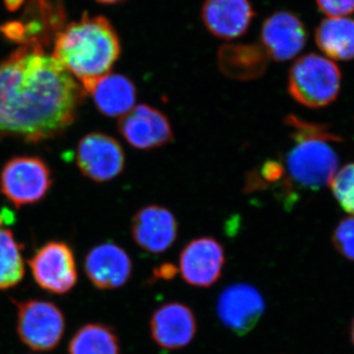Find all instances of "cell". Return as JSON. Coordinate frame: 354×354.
Instances as JSON below:
<instances>
[{
    "mask_svg": "<svg viewBox=\"0 0 354 354\" xmlns=\"http://www.w3.org/2000/svg\"><path fill=\"white\" fill-rule=\"evenodd\" d=\"M329 185L342 208L354 216V162L335 172Z\"/></svg>",
    "mask_w": 354,
    "mask_h": 354,
    "instance_id": "cell-22",
    "label": "cell"
},
{
    "mask_svg": "<svg viewBox=\"0 0 354 354\" xmlns=\"http://www.w3.org/2000/svg\"><path fill=\"white\" fill-rule=\"evenodd\" d=\"M51 183L50 169L37 157L11 158L0 174V191L17 208L43 200Z\"/></svg>",
    "mask_w": 354,
    "mask_h": 354,
    "instance_id": "cell-6",
    "label": "cell"
},
{
    "mask_svg": "<svg viewBox=\"0 0 354 354\" xmlns=\"http://www.w3.org/2000/svg\"><path fill=\"white\" fill-rule=\"evenodd\" d=\"M14 304L17 307L16 330L23 344L41 353L59 346L66 329V319L57 304L36 298Z\"/></svg>",
    "mask_w": 354,
    "mask_h": 354,
    "instance_id": "cell-5",
    "label": "cell"
},
{
    "mask_svg": "<svg viewBox=\"0 0 354 354\" xmlns=\"http://www.w3.org/2000/svg\"><path fill=\"white\" fill-rule=\"evenodd\" d=\"M342 72L329 58L309 53L298 58L288 73V90L295 101L310 109L329 106L339 95Z\"/></svg>",
    "mask_w": 354,
    "mask_h": 354,
    "instance_id": "cell-4",
    "label": "cell"
},
{
    "mask_svg": "<svg viewBox=\"0 0 354 354\" xmlns=\"http://www.w3.org/2000/svg\"><path fill=\"white\" fill-rule=\"evenodd\" d=\"M307 30L301 19L290 11H278L265 20L261 31V46L268 57L278 62L299 55L306 44Z\"/></svg>",
    "mask_w": 354,
    "mask_h": 354,
    "instance_id": "cell-13",
    "label": "cell"
},
{
    "mask_svg": "<svg viewBox=\"0 0 354 354\" xmlns=\"http://www.w3.org/2000/svg\"><path fill=\"white\" fill-rule=\"evenodd\" d=\"M269 58L261 44H225L218 50V65L228 78L250 81L265 73Z\"/></svg>",
    "mask_w": 354,
    "mask_h": 354,
    "instance_id": "cell-17",
    "label": "cell"
},
{
    "mask_svg": "<svg viewBox=\"0 0 354 354\" xmlns=\"http://www.w3.org/2000/svg\"><path fill=\"white\" fill-rule=\"evenodd\" d=\"M85 93L39 44H23L0 64V135L53 138L75 120Z\"/></svg>",
    "mask_w": 354,
    "mask_h": 354,
    "instance_id": "cell-1",
    "label": "cell"
},
{
    "mask_svg": "<svg viewBox=\"0 0 354 354\" xmlns=\"http://www.w3.org/2000/svg\"><path fill=\"white\" fill-rule=\"evenodd\" d=\"M28 264L37 285L50 295H65L75 288L78 281L75 255L64 241L44 244Z\"/></svg>",
    "mask_w": 354,
    "mask_h": 354,
    "instance_id": "cell-7",
    "label": "cell"
},
{
    "mask_svg": "<svg viewBox=\"0 0 354 354\" xmlns=\"http://www.w3.org/2000/svg\"><path fill=\"white\" fill-rule=\"evenodd\" d=\"M67 351L68 354H120V342L113 328L88 323L74 333Z\"/></svg>",
    "mask_w": 354,
    "mask_h": 354,
    "instance_id": "cell-21",
    "label": "cell"
},
{
    "mask_svg": "<svg viewBox=\"0 0 354 354\" xmlns=\"http://www.w3.org/2000/svg\"><path fill=\"white\" fill-rule=\"evenodd\" d=\"M95 106L108 118H121L131 111L136 102L134 83L120 74H108L94 84L88 91Z\"/></svg>",
    "mask_w": 354,
    "mask_h": 354,
    "instance_id": "cell-18",
    "label": "cell"
},
{
    "mask_svg": "<svg viewBox=\"0 0 354 354\" xmlns=\"http://www.w3.org/2000/svg\"><path fill=\"white\" fill-rule=\"evenodd\" d=\"M332 241L337 252L346 259L354 261V216L339 221L333 234Z\"/></svg>",
    "mask_w": 354,
    "mask_h": 354,
    "instance_id": "cell-23",
    "label": "cell"
},
{
    "mask_svg": "<svg viewBox=\"0 0 354 354\" xmlns=\"http://www.w3.org/2000/svg\"><path fill=\"white\" fill-rule=\"evenodd\" d=\"M97 1L102 4H114L122 1V0H97Z\"/></svg>",
    "mask_w": 354,
    "mask_h": 354,
    "instance_id": "cell-27",
    "label": "cell"
},
{
    "mask_svg": "<svg viewBox=\"0 0 354 354\" xmlns=\"http://www.w3.org/2000/svg\"><path fill=\"white\" fill-rule=\"evenodd\" d=\"M351 341H353V344H354V319H353V323H351Z\"/></svg>",
    "mask_w": 354,
    "mask_h": 354,
    "instance_id": "cell-28",
    "label": "cell"
},
{
    "mask_svg": "<svg viewBox=\"0 0 354 354\" xmlns=\"http://www.w3.org/2000/svg\"><path fill=\"white\" fill-rule=\"evenodd\" d=\"M225 262V249L220 242L212 237H200L181 251L179 271L188 285L209 288L221 278Z\"/></svg>",
    "mask_w": 354,
    "mask_h": 354,
    "instance_id": "cell-11",
    "label": "cell"
},
{
    "mask_svg": "<svg viewBox=\"0 0 354 354\" xmlns=\"http://www.w3.org/2000/svg\"><path fill=\"white\" fill-rule=\"evenodd\" d=\"M151 335L158 346L169 351L185 348L194 339L197 321L187 305L169 302L153 312Z\"/></svg>",
    "mask_w": 354,
    "mask_h": 354,
    "instance_id": "cell-15",
    "label": "cell"
},
{
    "mask_svg": "<svg viewBox=\"0 0 354 354\" xmlns=\"http://www.w3.org/2000/svg\"><path fill=\"white\" fill-rule=\"evenodd\" d=\"M265 309V300L259 290L247 283L227 286L216 302L221 322L237 335L251 332L259 323Z\"/></svg>",
    "mask_w": 354,
    "mask_h": 354,
    "instance_id": "cell-9",
    "label": "cell"
},
{
    "mask_svg": "<svg viewBox=\"0 0 354 354\" xmlns=\"http://www.w3.org/2000/svg\"><path fill=\"white\" fill-rule=\"evenodd\" d=\"M316 3L328 17H346L354 12V0H316Z\"/></svg>",
    "mask_w": 354,
    "mask_h": 354,
    "instance_id": "cell-24",
    "label": "cell"
},
{
    "mask_svg": "<svg viewBox=\"0 0 354 354\" xmlns=\"http://www.w3.org/2000/svg\"><path fill=\"white\" fill-rule=\"evenodd\" d=\"M201 17L213 36L232 41L248 31L255 11L250 0H205Z\"/></svg>",
    "mask_w": 354,
    "mask_h": 354,
    "instance_id": "cell-16",
    "label": "cell"
},
{
    "mask_svg": "<svg viewBox=\"0 0 354 354\" xmlns=\"http://www.w3.org/2000/svg\"><path fill=\"white\" fill-rule=\"evenodd\" d=\"M24 1L25 0H4V4L9 11H15L22 6Z\"/></svg>",
    "mask_w": 354,
    "mask_h": 354,
    "instance_id": "cell-26",
    "label": "cell"
},
{
    "mask_svg": "<svg viewBox=\"0 0 354 354\" xmlns=\"http://www.w3.org/2000/svg\"><path fill=\"white\" fill-rule=\"evenodd\" d=\"M14 221L15 216L10 209L0 211V291L15 288L25 277L22 246L9 227Z\"/></svg>",
    "mask_w": 354,
    "mask_h": 354,
    "instance_id": "cell-19",
    "label": "cell"
},
{
    "mask_svg": "<svg viewBox=\"0 0 354 354\" xmlns=\"http://www.w3.org/2000/svg\"><path fill=\"white\" fill-rule=\"evenodd\" d=\"M118 131L129 145L138 150H153L174 140L169 118L158 109L139 104L121 116Z\"/></svg>",
    "mask_w": 354,
    "mask_h": 354,
    "instance_id": "cell-10",
    "label": "cell"
},
{
    "mask_svg": "<svg viewBox=\"0 0 354 354\" xmlns=\"http://www.w3.org/2000/svg\"><path fill=\"white\" fill-rule=\"evenodd\" d=\"M285 122L290 128L293 144L283 162L285 183L281 187L292 202L295 189L318 191L329 185L339 167V156L333 145L342 139L325 125L308 122L293 114L286 116Z\"/></svg>",
    "mask_w": 354,
    "mask_h": 354,
    "instance_id": "cell-3",
    "label": "cell"
},
{
    "mask_svg": "<svg viewBox=\"0 0 354 354\" xmlns=\"http://www.w3.org/2000/svg\"><path fill=\"white\" fill-rule=\"evenodd\" d=\"M177 232L176 218L165 207L149 205L140 209L133 216V239L147 252H165L176 242Z\"/></svg>",
    "mask_w": 354,
    "mask_h": 354,
    "instance_id": "cell-14",
    "label": "cell"
},
{
    "mask_svg": "<svg viewBox=\"0 0 354 354\" xmlns=\"http://www.w3.org/2000/svg\"><path fill=\"white\" fill-rule=\"evenodd\" d=\"M132 261L127 251L113 242H104L91 249L84 260L88 281L100 290H118L132 276Z\"/></svg>",
    "mask_w": 354,
    "mask_h": 354,
    "instance_id": "cell-12",
    "label": "cell"
},
{
    "mask_svg": "<svg viewBox=\"0 0 354 354\" xmlns=\"http://www.w3.org/2000/svg\"><path fill=\"white\" fill-rule=\"evenodd\" d=\"M121 46L106 18L84 15L57 36L53 57L81 83L86 93L118 62Z\"/></svg>",
    "mask_w": 354,
    "mask_h": 354,
    "instance_id": "cell-2",
    "label": "cell"
},
{
    "mask_svg": "<svg viewBox=\"0 0 354 354\" xmlns=\"http://www.w3.org/2000/svg\"><path fill=\"white\" fill-rule=\"evenodd\" d=\"M317 46L324 55L335 60L348 62L354 58V19L328 17L317 27Z\"/></svg>",
    "mask_w": 354,
    "mask_h": 354,
    "instance_id": "cell-20",
    "label": "cell"
},
{
    "mask_svg": "<svg viewBox=\"0 0 354 354\" xmlns=\"http://www.w3.org/2000/svg\"><path fill=\"white\" fill-rule=\"evenodd\" d=\"M76 160L84 176L95 183H106L122 172L125 155L113 137L104 133H91L79 142Z\"/></svg>",
    "mask_w": 354,
    "mask_h": 354,
    "instance_id": "cell-8",
    "label": "cell"
},
{
    "mask_svg": "<svg viewBox=\"0 0 354 354\" xmlns=\"http://www.w3.org/2000/svg\"><path fill=\"white\" fill-rule=\"evenodd\" d=\"M176 270L174 266L171 265H164L158 269V276L162 277L164 279L171 278L176 274Z\"/></svg>",
    "mask_w": 354,
    "mask_h": 354,
    "instance_id": "cell-25",
    "label": "cell"
}]
</instances>
